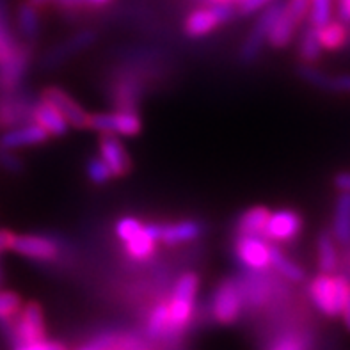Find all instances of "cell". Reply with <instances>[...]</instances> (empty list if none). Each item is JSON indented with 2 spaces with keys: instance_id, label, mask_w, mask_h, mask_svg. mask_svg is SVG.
<instances>
[{
  "instance_id": "cell-38",
  "label": "cell",
  "mask_w": 350,
  "mask_h": 350,
  "mask_svg": "<svg viewBox=\"0 0 350 350\" xmlns=\"http://www.w3.org/2000/svg\"><path fill=\"white\" fill-rule=\"evenodd\" d=\"M14 235L13 231L8 230V228H0V256L9 251H13V245H14Z\"/></svg>"
},
{
  "instance_id": "cell-3",
  "label": "cell",
  "mask_w": 350,
  "mask_h": 350,
  "mask_svg": "<svg viewBox=\"0 0 350 350\" xmlns=\"http://www.w3.org/2000/svg\"><path fill=\"white\" fill-rule=\"evenodd\" d=\"M235 16H239V9H237L235 4L196 8L194 11L187 14L185 22H183V32H185L187 38H192V40L204 38V36L212 34L217 27L224 25Z\"/></svg>"
},
{
  "instance_id": "cell-24",
  "label": "cell",
  "mask_w": 350,
  "mask_h": 350,
  "mask_svg": "<svg viewBox=\"0 0 350 350\" xmlns=\"http://www.w3.org/2000/svg\"><path fill=\"white\" fill-rule=\"evenodd\" d=\"M16 25L18 32L23 38V41L29 44L34 43L38 38H40L41 31V22H40V13L34 5H31L29 2H23L20 8H18L16 13Z\"/></svg>"
},
{
  "instance_id": "cell-33",
  "label": "cell",
  "mask_w": 350,
  "mask_h": 350,
  "mask_svg": "<svg viewBox=\"0 0 350 350\" xmlns=\"http://www.w3.org/2000/svg\"><path fill=\"white\" fill-rule=\"evenodd\" d=\"M271 350H308V340L297 333H284L278 338Z\"/></svg>"
},
{
  "instance_id": "cell-28",
  "label": "cell",
  "mask_w": 350,
  "mask_h": 350,
  "mask_svg": "<svg viewBox=\"0 0 350 350\" xmlns=\"http://www.w3.org/2000/svg\"><path fill=\"white\" fill-rule=\"evenodd\" d=\"M317 34H319V41L322 44V49L329 50V52L342 49L343 44L347 43V38H349V31H347L345 23L342 20H338V22L331 20L325 25L319 27Z\"/></svg>"
},
{
  "instance_id": "cell-37",
  "label": "cell",
  "mask_w": 350,
  "mask_h": 350,
  "mask_svg": "<svg viewBox=\"0 0 350 350\" xmlns=\"http://www.w3.org/2000/svg\"><path fill=\"white\" fill-rule=\"evenodd\" d=\"M14 350H66V347L59 342H50V340H41V342L29 343V345H16Z\"/></svg>"
},
{
  "instance_id": "cell-22",
  "label": "cell",
  "mask_w": 350,
  "mask_h": 350,
  "mask_svg": "<svg viewBox=\"0 0 350 350\" xmlns=\"http://www.w3.org/2000/svg\"><path fill=\"white\" fill-rule=\"evenodd\" d=\"M258 275H251L249 280L240 281V286H242V293H244V302L245 306H265L269 299H271L272 286L271 283L267 281V278L260 275L262 272H256Z\"/></svg>"
},
{
  "instance_id": "cell-32",
  "label": "cell",
  "mask_w": 350,
  "mask_h": 350,
  "mask_svg": "<svg viewBox=\"0 0 350 350\" xmlns=\"http://www.w3.org/2000/svg\"><path fill=\"white\" fill-rule=\"evenodd\" d=\"M310 23L313 27H322L333 18V0H311L310 2Z\"/></svg>"
},
{
  "instance_id": "cell-9",
  "label": "cell",
  "mask_w": 350,
  "mask_h": 350,
  "mask_svg": "<svg viewBox=\"0 0 350 350\" xmlns=\"http://www.w3.org/2000/svg\"><path fill=\"white\" fill-rule=\"evenodd\" d=\"M13 251L20 256L38 263H53L61 256V245L49 235H16Z\"/></svg>"
},
{
  "instance_id": "cell-6",
  "label": "cell",
  "mask_w": 350,
  "mask_h": 350,
  "mask_svg": "<svg viewBox=\"0 0 350 350\" xmlns=\"http://www.w3.org/2000/svg\"><path fill=\"white\" fill-rule=\"evenodd\" d=\"M284 2L286 0H274L267 8L262 9V14L254 22L253 29L247 34L244 44H242V50H240V59H242V62L256 61L258 55L262 53L263 46L267 43V38H269V31L272 29L275 20L280 18V14L283 13Z\"/></svg>"
},
{
  "instance_id": "cell-5",
  "label": "cell",
  "mask_w": 350,
  "mask_h": 350,
  "mask_svg": "<svg viewBox=\"0 0 350 350\" xmlns=\"http://www.w3.org/2000/svg\"><path fill=\"white\" fill-rule=\"evenodd\" d=\"M4 324L11 325V340H13L14 347L46 340L43 308L38 302H29L22 306L20 313Z\"/></svg>"
},
{
  "instance_id": "cell-30",
  "label": "cell",
  "mask_w": 350,
  "mask_h": 350,
  "mask_svg": "<svg viewBox=\"0 0 350 350\" xmlns=\"http://www.w3.org/2000/svg\"><path fill=\"white\" fill-rule=\"evenodd\" d=\"M23 302L16 292L0 290V322H9L20 313Z\"/></svg>"
},
{
  "instance_id": "cell-44",
  "label": "cell",
  "mask_w": 350,
  "mask_h": 350,
  "mask_svg": "<svg viewBox=\"0 0 350 350\" xmlns=\"http://www.w3.org/2000/svg\"><path fill=\"white\" fill-rule=\"evenodd\" d=\"M111 0H85V8H102V5L109 4Z\"/></svg>"
},
{
  "instance_id": "cell-42",
  "label": "cell",
  "mask_w": 350,
  "mask_h": 350,
  "mask_svg": "<svg viewBox=\"0 0 350 350\" xmlns=\"http://www.w3.org/2000/svg\"><path fill=\"white\" fill-rule=\"evenodd\" d=\"M29 4L34 5L36 9H41V8H49V5H57L59 0H27Z\"/></svg>"
},
{
  "instance_id": "cell-45",
  "label": "cell",
  "mask_w": 350,
  "mask_h": 350,
  "mask_svg": "<svg viewBox=\"0 0 350 350\" xmlns=\"http://www.w3.org/2000/svg\"><path fill=\"white\" fill-rule=\"evenodd\" d=\"M2 281H4V269L0 267V284H2Z\"/></svg>"
},
{
  "instance_id": "cell-20",
  "label": "cell",
  "mask_w": 350,
  "mask_h": 350,
  "mask_svg": "<svg viewBox=\"0 0 350 350\" xmlns=\"http://www.w3.org/2000/svg\"><path fill=\"white\" fill-rule=\"evenodd\" d=\"M269 217H271V210L263 206V204H256V206L244 210L237 219L235 235L263 237Z\"/></svg>"
},
{
  "instance_id": "cell-43",
  "label": "cell",
  "mask_w": 350,
  "mask_h": 350,
  "mask_svg": "<svg viewBox=\"0 0 350 350\" xmlns=\"http://www.w3.org/2000/svg\"><path fill=\"white\" fill-rule=\"evenodd\" d=\"M203 5H219V4H235V0H198ZM237 5V4H235Z\"/></svg>"
},
{
  "instance_id": "cell-1",
  "label": "cell",
  "mask_w": 350,
  "mask_h": 350,
  "mask_svg": "<svg viewBox=\"0 0 350 350\" xmlns=\"http://www.w3.org/2000/svg\"><path fill=\"white\" fill-rule=\"evenodd\" d=\"M198 288H200V278L196 272H185L174 283L171 297L167 299L171 336L182 334L192 322Z\"/></svg>"
},
{
  "instance_id": "cell-2",
  "label": "cell",
  "mask_w": 350,
  "mask_h": 350,
  "mask_svg": "<svg viewBox=\"0 0 350 350\" xmlns=\"http://www.w3.org/2000/svg\"><path fill=\"white\" fill-rule=\"evenodd\" d=\"M311 302L317 310L329 319H336L342 315L343 304L350 292V281L345 275H333L320 272L310 281L308 286Z\"/></svg>"
},
{
  "instance_id": "cell-7",
  "label": "cell",
  "mask_w": 350,
  "mask_h": 350,
  "mask_svg": "<svg viewBox=\"0 0 350 350\" xmlns=\"http://www.w3.org/2000/svg\"><path fill=\"white\" fill-rule=\"evenodd\" d=\"M89 130L98 133H114L120 137H135L142 130L137 109H116L114 112L91 114Z\"/></svg>"
},
{
  "instance_id": "cell-25",
  "label": "cell",
  "mask_w": 350,
  "mask_h": 350,
  "mask_svg": "<svg viewBox=\"0 0 350 350\" xmlns=\"http://www.w3.org/2000/svg\"><path fill=\"white\" fill-rule=\"evenodd\" d=\"M317 263L320 272L334 274L338 269V249L333 233L322 231L317 240Z\"/></svg>"
},
{
  "instance_id": "cell-35",
  "label": "cell",
  "mask_w": 350,
  "mask_h": 350,
  "mask_svg": "<svg viewBox=\"0 0 350 350\" xmlns=\"http://www.w3.org/2000/svg\"><path fill=\"white\" fill-rule=\"evenodd\" d=\"M322 89L334 91V93H350V75L325 77Z\"/></svg>"
},
{
  "instance_id": "cell-17",
  "label": "cell",
  "mask_w": 350,
  "mask_h": 350,
  "mask_svg": "<svg viewBox=\"0 0 350 350\" xmlns=\"http://www.w3.org/2000/svg\"><path fill=\"white\" fill-rule=\"evenodd\" d=\"M157 245L159 239H157L155 222H144L135 235L123 242L124 254L133 262H146L153 258V254L157 253Z\"/></svg>"
},
{
  "instance_id": "cell-15",
  "label": "cell",
  "mask_w": 350,
  "mask_h": 350,
  "mask_svg": "<svg viewBox=\"0 0 350 350\" xmlns=\"http://www.w3.org/2000/svg\"><path fill=\"white\" fill-rule=\"evenodd\" d=\"M155 231L159 244L180 245L187 242H194L204 233V224L196 219H183L174 222H155Z\"/></svg>"
},
{
  "instance_id": "cell-8",
  "label": "cell",
  "mask_w": 350,
  "mask_h": 350,
  "mask_svg": "<svg viewBox=\"0 0 350 350\" xmlns=\"http://www.w3.org/2000/svg\"><path fill=\"white\" fill-rule=\"evenodd\" d=\"M271 242L258 235H237L233 244L235 258L251 272H265L271 269Z\"/></svg>"
},
{
  "instance_id": "cell-23",
  "label": "cell",
  "mask_w": 350,
  "mask_h": 350,
  "mask_svg": "<svg viewBox=\"0 0 350 350\" xmlns=\"http://www.w3.org/2000/svg\"><path fill=\"white\" fill-rule=\"evenodd\" d=\"M333 237L340 244L350 242V192L340 191L336 204H334Z\"/></svg>"
},
{
  "instance_id": "cell-27",
  "label": "cell",
  "mask_w": 350,
  "mask_h": 350,
  "mask_svg": "<svg viewBox=\"0 0 350 350\" xmlns=\"http://www.w3.org/2000/svg\"><path fill=\"white\" fill-rule=\"evenodd\" d=\"M146 333L150 338L164 340L171 338V325H169V308L167 301H160L150 311L146 322Z\"/></svg>"
},
{
  "instance_id": "cell-41",
  "label": "cell",
  "mask_w": 350,
  "mask_h": 350,
  "mask_svg": "<svg viewBox=\"0 0 350 350\" xmlns=\"http://www.w3.org/2000/svg\"><path fill=\"white\" fill-rule=\"evenodd\" d=\"M343 319V324H345V327L350 331V292H349V297H347L345 304H343V310H342V315H340Z\"/></svg>"
},
{
  "instance_id": "cell-14",
  "label": "cell",
  "mask_w": 350,
  "mask_h": 350,
  "mask_svg": "<svg viewBox=\"0 0 350 350\" xmlns=\"http://www.w3.org/2000/svg\"><path fill=\"white\" fill-rule=\"evenodd\" d=\"M100 157L109 165L114 178H123L132 171V157L120 141V135L100 133Z\"/></svg>"
},
{
  "instance_id": "cell-13",
  "label": "cell",
  "mask_w": 350,
  "mask_h": 350,
  "mask_svg": "<svg viewBox=\"0 0 350 350\" xmlns=\"http://www.w3.org/2000/svg\"><path fill=\"white\" fill-rule=\"evenodd\" d=\"M41 98L49 100L50 103L57 107L61 114L66 118L70 126L73 129H89V121H91V114L85 111L84 107L79 105L77 100L71 94H68L64 89L57 88V85H49L46 89L41 91Z\"/></svg>"
},
{
  "instance_id": "cell-31",
  "label": "cell",
  "mask_w": 350,
  "mask_h": 350,
  "mask_svg": "<svg viewBox=\"0 0 350 350\" xmlns=\"http://www.w3.org/2000/svg\"><path fill=\"white\" fill-rule=\"evenodd\" d=\"M85 173H88L89 182L93 183V185H105V183H109L114 178L109 165L102 160V157H91L88 165H85Z\"/></svg>"
},
{
  "instance_id": "cell-12",
  "label": "cell",
  "mask_w": 350,
  "mask_h": 350,
  "mask_svg": "<svg viewBox=\"0 0 350 350\" xmlns=\"http://www.w3.org/2000/svg\"><path fill=\"white\" fill-rule=\"evenodd\" d=\"M34 100L20 91L0 93V130L31 123Z\"/></svg>"
},
{
  "instance_id": "cell-39",
  "label": "cell",
  "mask_w": 350,
  "mask_h": 350,
  "mask_svg": "<svg viewBox=\"0 0 350 350\" xmlns=\"http://www.w3.org/2000/svg\"><path fill=\"white\" fill-rule=\"evenodd\" d=\"M338 16L343 23H350V0H338Z\"/></svg>"
},
{
  "instance_id": "cell-34",
  "label": "cell",
  "mask_w": 350,
  "mask_h": 350,
  "mask_svg": "<svg viewBox=\"0 0 350 350\" xmlns=\"http://www.w3.org/2000/svg\"><path fill=\"white\" fill-rule=\"evenodd\" d=\"M0 167L5 169L8 173H22L23 169H25V164H23V160L11 150H4V148H0Z\"/></svg>"
},
{
  "instance_id": "cell-18",
  "label": "cell",
  "mask_w": 350,
  "mask_h": 350,
  "mask_svg": "<svg viewBox=\"0 0 350 350\" xmlns=\"http://www.w3.org/2000/svg\"><path fill=\"white\" fill-rule=\"evenodd\" d=\"M32 121L43 126L50 137H64L70 132V123L61 114V111L41 96L40 100H36L34 109H32Z\"/></svg>"
},
{
  "instance_id": "cell-19",
  "label": "cell",
  "mask_w": 350,
  "mask_h": 350,
  "mask_svg": "<svg viewBox=\"0 0 350 350\" xmlns=\"http://www.w3.org/2000/svg\"><path fill=\"white\" fill-rule=\"evenodd\" d=\"M96 41V32L94 31H82L77 32L75 36H71L70 40L62 41L59 46H55L53 50H50L46 53V57H44V62H46V66H59L61 62L66 61L68 57L71 55H75V53L82 52L88 46Z\"/></svg>"
},
{
  "instance_id": "cell-21",
  "label": "cell",
  "mask_w": 350,
  "mask_h": 350,
  "mask_svg": "<svg viewBox=\"0 0 350 350\" xmlns=\"http://www.w3.org/2000/svg\"><path fill=\"white\" fill-rule=\"evenodd\" d=\"M284 4H286V2H284ZM299 25H301V23H299L292 14H288L286 9H283V13L280 14V18L275 20V23L272 25L271 31H269L267 41H269V44L275 50L286 49V46L292 44L293 36H295V31H297Z\"/></svg>"
},
{
  "instance_id": "cell-36",
  "label": "cell",
  "mask_w": 350,
  "mask_h": 350,
  "mask_svg": "<svg viewBox=\"0 0 350 350\" xmlns=\"http://www.w3.org/2000/svg\"><path fill=\"white\" fill-rule=\"evenodd\" d=\"M271 2H274V0H244V2H240V4L237 5V9H239V14L247 16V14H254L258 13V11H262V9L267 8Z\"/></svg>"
},
{
  "instance_id": "cell-16",
  "label": "cell",
  "mask_w": 350,
  "mask_h": 350,
  "mask_svg": "<svg viewBox=\"0 0 350 350\" xmlns=\"http://www.w3.org/2000/svg\"><path fill=\"white\" fill-rule=\"evenodd\" d=\"M49 139V132L38 123L31 121V123L20 124V126H14V129L4 130V133L0 135V148L16 151L22 150V148L40 146V144H44Z\"/></svg>"
},
{
  "instance_id": "cell-4",
  "label": "cell",
  "mask_w": 350,
  "mask_h": 350,
  "mask_svg": "<svg viewBox=\"0 0 350 350\" xmlns=\"http://www.w3.org/2000/svg\"><path fill=\"white\" fill-rule=\"evenodd\" d=\"M244 293L240 281L235 278H226L219 283V286L212 293L210 313L212 319L222 325L235 324L240 313L244 310Z\"/></svg>"
},
{
  "instance_id": "cell-40",
  "label": "cell",
  "mask_w": 350,
  "mask_h": 350,
  "mask_svg": "<svg viewBox=\"0 0 350 350\" xmlns=\"http://www.w3.org/2000/svg\"><path fill=\"white\" fill-rule=\"evenodd\" d=\"M334 185L340 189V191H349L350 192V173H342L334 178Z\"/></svg>"
},
{
  "instance_id": "cell-11",
  "label": "cell",
  "mask_w": 350,
  "mask_h": 350,
  "mask_svg": "<svg viewBox=\"0 0 350 350\" xmlns=\"http://www.w3.org/2000/svg\"><path fill=\"white\" fill-rule=\"evenodd\" d=\"M32 52L29 43H18L14 52L0 62V93H11L18 91L27 75L29 64H31Z\"/></svg>"
},
{
  "instance_id": "cell-10",
  "label": "cell",
  "mask_w": 350,
  "mask_h": 350,
  "mask_svg": "<svg viewBox=\"0 0 350 350\" xmlns=\"http://www.w3.org/2000/svg\"><path fill=\"white\" fill-rule=\"evenodd\" d=\"M302 228H304V221L297 210H275V212H271L263 237L271 244H288L301 235Z\"/></svg>"
},
{
  "instance_id": "cell-29",
  "label": "cell",
  "mask_w": 350,
  "mask_h": 350,
  "mask_svg": "<svg viewBox=\"0 0 350 350\" xmlns=\"http://www.w3.org/2000/svg\"><path fill=\"white\" fill-rule=\"evenodd\" d=\"M322 44L319 41V34H317V27L310 25L302 31L301 40H299V57L306 64L319 61L320 55H322Z\"/></svg>"
},
{
  "instance_id": "cell-46",
  "label": "cell",
  "mask_w": 350,
  "mask_h": 350,
  "mask_svg": "<svg viewBox=\"0 0 350 350\" xmlns=\"http://www.w3.org/2000/svg\"><path fill=\"white\" fill-rule=\"evenodd\" d=\"M240 2H244V0H235V4H237V5H239Z\"/></svg>"
},
{
  "instance_id": "cell-26",
  "label": "cell",
  "mask_w": 350,
  "mask_h": 350,
  "mask_svg": "<svg viewBox=\"0 0 350 350\" xmlns=\"http://www.w3.org/2000/svg\"><path fill=\"white\" fill-rule=\"evenodd\" d=\"M271 269H274L281 278L292 281V283H302L306 280L304 269L295 262H292L275 244H272L271 249Z\"/></svg>"
}]
</instances>
